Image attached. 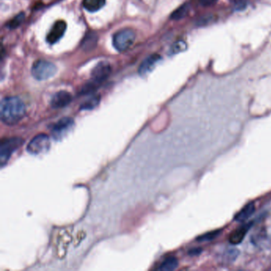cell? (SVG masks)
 <instances>
[{
    "instance_id": "cell-9",
    "label": "cell",
    "mask_w": 271,
    "mask_h": 271,
    "mask_svg": "<svg viewBox=\"0 0 271 271\" xmlns=\"http://www.w3.org/2000/svg\"><path fill=\"white\" fill-rule=\"evenodd\" d=\"M72 100V96L71 93L66 91H60L53 95L51 101V105L53 108H55V109L65 108L70 104Z\"/></svg>"
},
{
    "instance_id": "cell-2",
    "label": "cell",
    "mask_w": 271,
    "mask_h": 271,
    "mask_svg": "<svg viewBox=\"0 0 271 271\" xmlns=\"http://www.w3.org/2000/svg\"><path fill=\"white\" fill-rule=\"evenodd\" d=\"M24 140L21 138H10L3 139L0 144V163L4 167L9 162L11 155L23 145Z\"/></svg>"
},
{
    "instance_id": "cell-3",
    "label": "cell",
    "mask_w": 271,
    "mask_h": 271,
    "mask_svg": "<svg viewBox=\"0 0 271 271\" xmlns=\"http://www.w3.org/2000/svg\"><path fill=\"white\" fill-rule=\"evenodd\" d=\"M56 72L55 65L45 60L35 61L31 68V74L38 81H46L54 77Z\"/></svg>"
},
{
    "instance_id": "cell-18",
    "label": "cell",
    "mask_w": 271,
    "mask_h": 271,
    "mask_svg": "<svg viewBox=\"0 0 271 271\" xmlns=\"http://www.w3.org/2000/svg\"><path fill=\"white\" fill-rule=\"evenodd\" d=\"M219 234H220V231L219 230L212 231V232H208V233L204 234V235L199 236L198 238V241L205 242V241L212 240V239L217 237Z\"/></svg>"
},
{
    "instance_id": "cell-20",
    "label": "cell",
    "mask_w": 271,
    "mask_h": 271,
    "mask_svg": "<svg viewBox=\"0 0 271 271\" xmlns=\"http://www.w3.org/2000/svg\"><path fill=\"white\" fill-rule=\"evenodd\" d=\"M24 19V15L23 14H19V15L15 16V18H13L11 21H10L9 23L8 24V27L11 28V29H14V28H16L18 27L20 24L22 23V21Z\"/></svg>"
},
{
    "instance_id": "cell-4",
    "label": "cell",
    "mask_w": 271,
    "mask_h": 271,
    "mask_svg": "<svg viewBox=\"0 0 271 271\" xmlns=\"http://www.w3.org/2000/svg\"><path fill=\"white\" fill-rule=\"evenodd\" d=\"M135 40V31L130 28H124L114 34L112 42L116 51L124 52L132 45Z\"/></svg>"
},
{
    "instance_id": "cell-15",
    "label": "cell",
    "mask_w": 271,
    "mask_h": 271,
    "mask_svg": "<svg viewBox=\"0 0 271 271\" xmlns=\"http://www.w3.org/2000/svg\"><path fill=\"white\" fill-rule=\"evenodd\" d=\"M178 266V261L175 257H169L165 259L158 266V270L172 271L177 269Z\"/></svg>"
},
{
    "instance_id": "cell-1",
    "label": "cell",
    "mask_w": 271,
    "mask_h": 271,
    "mask_svg": "<svg viewBox=\"0 0 271 271\" xmlns=\"http://www.w3.org/2000/svg\"><path fill=\"white\" fill-rule=\"evenodd\" d=\"M26 106L17 96H8L3 99L0 105V118L6 125L14 126L23 119Z\"/></svg>"
},
{
    "instance_id": "cell-19",
    "label": "cell",
    "mask_w": 271,
    "mask_h": 271,
    "mask_svg": "<svg viewBox=\"0 0 271 271\" xmlns=\"http://www.w3.org/2000/svg\"><path fill=\"white\" fill-rule=\"evenodd\" d=\"M185 48H186L185 42L183 41H178L171 47L170 53L172 54H177L185 51Z\"/></svg>"
},
{
    "instance_id": "cell-12",
    "label": "cell",
    "mask_w": 271,
    "mask_h": 271,
    "mask_svg": "<svg viewBox=\"0 0 271 271\" xmlns=\"http://www.w3.org/2000/svg\"><path fill=\"white\" fill-rule=\"evenodd\" d=\"M255 210V204L249 203L242 208L240 212H238L235 216V220L238 222H243L247 220L254 213Z\"/></svg>"
},
{
    "instance_id": "cell-10",
    "label": "cell",
    "mask_w": 271,
    "mask_h": 271,
    "mask_svg": "<svg viewBox=\"0 0 271 271\" xmlns=\"http://www.w3.org/2000/svg\"><path fill=\"white\" fill-rule=\"evenodd\" d=\"M161 60V56L158 54H152L151 56L145 58L142 64H141L139 68H138V73L141 76H145L152 72L153 69L156 67L157 64Z\"/></svg>"
},
{
    "instance_id": "cell-22",
    "label": "cell",
    "mask_w": 271,
    "mask_h": 271,
    "mask_svg": "<svg viewBox=\"0 0 271 271\" xmlns=\"http://www.w3.org/2000/svg\"><path fill=\"white\" fill-rule=\"evenodd\" d=\"M200 253H201V249H199V248L191 250V251H189V254L190 255H199Z\"/></svg>"
},
{
    "instance_id": "cell-7",
    "label": "cell",
    "mask_w": 271,
    "mask_h": 271,
    "mask_svg": "<svg viewBox=\"0 0 271 271\" xmlns=\"http://www.w3.org/2000/svg\"><path fill=\"white\" fill-rule=\"evenodd\" d=\"M112 72V67L107 61H102L95 65L92 71V80L91 81L101 85Z\"/></svg>"
},
{
    "instance_id": "cell-17",
    "label": "cell",
    "mask_w": 271,
    "mask_h": 271,
    "mask_svg": "<svg viewBox=\"0 0 271 271\" xmlns=\"http://www.w3.org/2000/svg\"><path fill=\"white\" fill-rule=\"evenodd\" d=\"M100 101H101V97L99 95H95V96L91 97L89 100L85 101L81 105V108L82 110L93 109V108H95L99 104Z\"/></svg>"
},
{
    "instance_id": "cell-14",
    "label": "cell",
    "mask_w": 271,
    "mask_h": 271,
    "mask_svg": "<svg viewBox=\"0 0 271 271\" xmlns=\"http://www.w3.org/2000/svg\"><path fill=\"white\" fill-rule=\"evenodd\" d=\"M98 37L95 33H89L83 39L81 46L85 51H92L96 45Z\"/></svg>"
},
{
    "instance_id": "cell-13",
    "label": "cell",
    "mask_w": 271,
    "mask_h": 271,
    "mask_svg": "<svg viewBox=\"0 0 271 271\" xmlns=\"http://www.w3.org/2000/svg\"><path fill=\"white\" fill-rule=\"evenodd\" d=\"M106 4V0H83L84 8L89 12H95L101 10Z\"/></svg>"
},
{
    "instance_id": "cell-5",
    "label": "cell",
    "mask_w": 271,
    "mask_h": 271,
    "mask_svg": "<svg viewBox=\"0 0 271 271\" xmlns=\"http://www.w3.org/2000/svg\"><path fill=\"white\" fill-rule=\"evenodd\" d=\"M51 146V138L45 134H39L33 138L27 146V152L31 155L45 154Z\"/></svg>"
},
{
    "instance_id": "cell-21",
    "label": "cell",
    "mask_w": 271,
    "mask_h": 271,
    "mask_svg": "<svg viewBox=\"0 0 271 271\" xmlns=\"http://www.w3.org/2000/svg\"><path fill=\"white\" fill-rule=\"evenodd\" d=\"M196 1L203 7H208V6L213 5L217 0H196Z\"/></svg>"
},
{
    "instance_id": "cell-6",
    "label": "cell",
    "mask_w": 271,
    "mask_h": 271,
    "mask_svg": "<svg viewBox=\"0 0 271 271\" xmlns=\"http://www.w3.org/2000/svg\"><path fill=\"white\" fill-rule=\"evenodd\" d=\"M74 126L75 122L73 119L71 118H63L51 126V135L55 140H61L70 133Z\"/></svg>"
},
{
    "instance_id": "cell-16",
    "label": "cell",
    "mask_w": 271,
    "mask_h": 271,
    "mask_svg": "<svg viewBox=\"0 0 271 271\" xmlns=\"http://www.w3.org/2000/svg\"><path fill=\"white\" fill-rule=\"evenodd\" d=\"M189 4H184L183 5L181 6L178 9L175 10L171 15V18L174 20H180L185 18L189 12Z\"/></svg>"
},
{
    "instance_id": "cell-8",
    "label": "cell",
    "mask_w": 271,
    "mask_h": 271,
    "mask_svg": "<svg viewBox=\"0 0 271 271\" xmlns=\"http://www.w3.org/2000/svg\"><path fill=\"white\" fill-rule=\"evenodd\" d=\"M67 24L63 20L57 21L47 34L46 41L51 45H54L61 39L66 31Z\"/></svg>"
},
{
    "instance_id": "cell-11",
    "label": "cell",
    "mask_w": 271,
    "mask_h": 271,
    "mask_svg": "<svg viewBox=\"0 0 271 271\" xmlns=\"http://www.w3.org/2000/svg\"><path fill=\"white\" fill-rule=\"evenodd\" d=\"M252 225L253 224L252 222H249V223L245 224L240 228H237L234 232H232L229 236V242H230L231 244L238 245L241 243L246 236L248 231L252 228Z\"/></svg>"
}]
</instances>
